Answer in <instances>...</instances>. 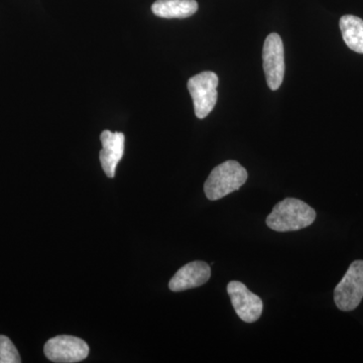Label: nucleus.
<instances>
[{
	"instance_id": "4",
	"label": "nucleus",
	"mask_w": 363,
	"mask_h": 363,
	"mask_svg": "<svg viewBox=\"0 0 363 363\" xmlns=\"http://www.w3.org/2000/svg\"><path fill=\"white\" fill-rule=\"evenodd\" d=\"M362 298L363 260H355L334 290V301L339 310L350 312L357 309Z\"/></svg>"
},
{
	"instance_id": "9",
	"label": "nucleus",
	"mask_w": 363,
	"mask_h": 363,
	"mask_svg": "<svg viewBox=\"0 0 363 363\" xmlns=\"http://www.w3.org/2000/svg\"><path fill=\"white\" fill-rule=\"evenodd\" d=\"M102 150L99 152V160L102 169L108 178H114L117 164L123 159L125 136L123 133L102 131L100 135Z\"/></svg>"
},
{
	"instance_id": "8",
	"label": "nucleus",
	"mask_w": 363,
	"mask_h": 363,
	"mask_svg": "<svg viewBox=\"0 0 363 363\" xmlns=\"http://www.w3.org/2000/svg\"><path fill=\"white\" fill-rule=\"evenodd\" d=\"M211 277V269L205 262H189L176 272L169 283V290L183 292L204 285Z\"/></svg>"
},
{
	"instance_id": "3",
	"label": "nucleus",
	"mask_w": 363,
	"mask_h": 363,
	"mask_svg": "<svg viewBox=\"0 0 363 363\" xmlns=\"http://www.w3.org/2000/svg\"><path fill=\"white\" fill-rule=\"evenodd\" d=\"M218 76L214 72H202L189 79L188 90L192 96L194 111L198 118L203 119L213 111L217 102Z\"/></svg>"
},
{
	"instance_id": "12",
	"label": "nucleus",
	"mask_w": 363,
	"mask_h": 363,
	"mask_svg": "<svg viewBox=\"0 0 363 363\" xmlns=\"http://www.w3.org/2000/svg\"><path fill=\"white\" fill-rule=\"evenodd\" d=\"M20 353L11 339L0 335V363H20Z\"/></svg>"
},
{
	"instance_id": "1",
	"label": "nucleus",
	"mask_w": 363,
	"mask_h": 363,
	"mask_svg": "<svg viewBox=\"0 0 363 363\" xmlns=\"http://www.w3.org/2000/svg\"><path fill=\"white\" fill-rule=\"evenodd\" d=\"M317 213L311 206L296 198H286L272 208L267 225L278 233L298 231L311 225Z\"/></svg>"
},
{
	"instance_id": "11",
	"label": "nucleus",
	"mask_w": 363,
	"mask_h": 363,
	"mask_svg": "<svg viewBox=\"0 0 363 363\" xmlns=\"http://www.w3.org/2000/svg\"><path fill=\"white\" fill-rule=\"evenodd\" d=\"M341 33L344 42L352 51L363 54V21L355 16H344L340 18Z\"/></svg>"
},
{
	"instance_id": "7",
	"label": "nucleus",
	"mask_w": 363,
	"mask_h": 363,
	"mask_svg": "<svg viewBox=\"0 0 363 363\" xmlns=\"http://www.w3.org/2000/svg\"><path fill=\"white\" fill-rule=\"evenodd\" d=\"M227 292L236 314L242 321L253 323L259 319L264 303L259 296L250 292L245 284L238 281H230L227 286Z\"/></svg>"
},
{
	"instance_id": "2",
	"label": "nucleus",
	"mask_w": 363,
	"mask_h": 363,
	"mask_svg": "<svg viewBox=\"0 0 363 363\" xmlns=\"http://www.w3.org/2000/svg\"><path fill=\"white\" fill-rule=\"evenodd\" d=\"M247 171L240 162L226 161L215 167L205 182L204 191L211 201L222 199L225 196L240 190L247 180Z\"/></svg>"
},
{
	"instance_id": "5",
	"label": "nucleus",
	"mask_w": 363,
	"mask_h": 363,
	"mask_svg": "<svg viewBox=\"0 0 363 363\" xmlns=\"http://www.w3.org/2000/svg\"><path fill=\"white\" fill-rule=\"evenodd\" d=\"M262 61H264V71L269 89L278 90L285 76L284 44L278 33H271L264 40Z\"/></svg>"
},
{
	"instance_id": "6",
	"label": "nucleus",
	"mask_w": 363,
	"mask_h": 363,
	"mask_svg": "<svg viewBox=\"0 0 363 363\" xmlns=\"http://www.w3.org/2000/svg\"><path fill=\"white\" fill-rule=\"evenodd\" d=\"M44 351L45 357L52 362L74 363L87 358L89 346L82 339L61 335L48 340Z\"/></svg>"
},
{
	"instance_id": "10",
	"label": "nucleus",
	"mask_w": 363,
	"mask_h": 363,
	"mask_svg": "<svg viewBox=\"0 0 363 363\" xmlns=\"http://www.w3.org/2000/svg\"><path fill=\"white\" fill-rule=\"evenodd\" d=\"M152 11L159 18H187L198 11L196 0H157Z\"/></svg>"
}]
</instances>
